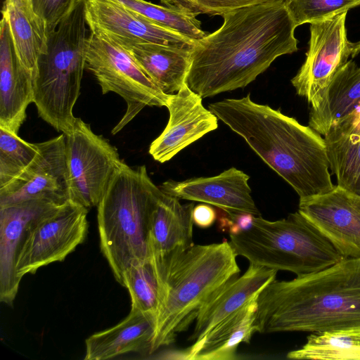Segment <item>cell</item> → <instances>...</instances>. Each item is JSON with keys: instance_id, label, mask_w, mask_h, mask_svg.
<instances>
[{"instance_id": "obj_1", "label": "cell", "mask_w": 360, "mask_h": 360, "mask_svg": "<svg viewBox=\"0 0 360 360\" xmlns=\"http://www.w3.org/2000/svg\"><path fill=\"white\" fill-rule=\"evenodd\" d=\"M195 41L185 83L202 98L243 88L278 57L298 50L297 27L285 0L241 8Z\"/></svg>"}, {"instance_id": "obj_2", "label": "cell", "mask_w": 360, "mask_h": 360, "mask_svg": "<svg viewBox=\"0 0 360 360\" xmlns=\"http://www.w3.org/2000/svg\"><path fill=\"white\" fill-rule=\"evenodd\" d=\"M208 108L295 191L300 200L335 187L324 138L311 127L267 105L226 98Z\"/></svg>"}, {"instance_id": "obj_3", "label": "cell", "mask_w": 360, "mask_h": 360, "mask_svg": "<svg viewBox=\"0 0 360 360\" xmlns=\"http://www.w3.org/2000/svg\"><path fill=\"white\" fill-rule=\"evenodd\" d=\"M259 333L360 328V259L345 258L290 281H273L257 297Z\"/></svg>"}, {"instance_id": "obj_4", "label": "cell", "mask_w": 360, "mask_h": 360, "mask_svg": "<svg viewBox=\"0 0 360 360\" xmlns=\"http://www.w3.org/2000/svg\"><path fill=\"white\" fill-rule=\"evenodd\" d=\"M162 194L146 166L123 161L97 206L101 250L121 285L128 268L150 257V224Z\"/></svg>"}, {"instance_id": "obj_5", "label": "cell", "mask_w": 360, "mask_h": 360, "mask_svg": "<svg viewBox=\"0 0 360 360\" xmlns=\"http://www.w3.org/2000/svg\"><path fill=\"white\" fill-rule=\"evenodd\" d=\"M236 257L226 240L172 252L150 354L174 342L212 294L240 273Z\"/></svg>"}, {"instance_id": "obj_6", "label": "cell", "mask_w": 360, "mask_h": 360, "mask_svg": "<svg viewBox=\"0 0 360 360\" xmlns=\"http://www.w3.org/2000/svg\"><path fill=\"white\" fill-rule=\"evenodd\" d=\"M86 0H76L57 28L48 34L46 51L37 63L34 103L39 116L65 134L72 129L73 108L86 68Z\"/></svg>"}, {"instance_id": "obj_7", "label": "cell", "mask_w": 360, "mask_h": 360, "mask_svg": "<svg viewBox=\"0 0 360 360\" xmlns=\"http://www.w3.org/2000/svg\"><path fill=\"white\" fill-rule=\"evenodd\" d=\"M229 236L237 256L297 276L323 270L345 258L299 211L276 221L254 217L249 229Z\"/></svg>"}, {"instance_id": "obj_8", "label": "cell", "mask_w": 360, "mask_h": 360, "mask_svg": "<svg viewBox=\"0 0 360 360\" xmlns=\"http://www.w3.org/2000/svg\"><path fill=\"white\" fill-rule=\"evenodd\" d=\"M86 68L103 94L112 91L127 103L126 112L112 129V134L120 132L146 106L166 105L169 94L158 88L124 47L103 34H89Z\"/></svg>"}, {"instance_id": "obj_9", "label": "cell", "mask_w": 360, "mask_h": 360, "mask_svg": "<svg viewBox=\"0 0 360 360\" xmlns=\"http://www.w3.org/2000/svg\"><path fill=\"white\" fill-rule=\"evenodd\" d=\"M65 135L70 200L87 210L97 207L123 160L114 146L79 117Z\"/></svg>"}, {"instance_id": "obj_10", "label": "cell", "mask_w": 360, "mask_h": 360, "mask_svg": "<svg viewBox=\"0 0 360 360\" xmlns=\"http://www.w3.org/2000/svg\"><path fill=\"white\" fill-rule=\"evenodd\" d=\"M347 13L310 24L306 58L291 83L311 107L318 103L337 73L360 53V41L347 38Z\"/></svg>"}, {"instance_id": "obj_11", "label": "cell", "mask_w": 360, "mask_h": 360, "mask_svg": "<svg viewBox=\"0 0 360 360\" xmlns=\"http://www.w3.org/2000/svg\"><path fill=\"white\" fill-rule=\"evenodd\" d=\"M87 213L86 208L69 200L43 216L30 230L18 255V278L63 261L83 243L88 230Z\"/></svg>"}, {"instance_id": "obj_12", "label": "cell", "mask_w": 360, "mask_h": 360, "mask_svg": "<svg viewBox=\"0 0 360 360\" xmlns=\"http://www.w3.org/2000/svg\"><path fill=\"white\" fill-rule=\"evenodd\" d=\"M39 153L14 180L0 188V206L33 199L58 204L70 200L65 135L38 143Z\"/></svg>"}, {"instance_id": "obj_13", "label": "cell", "mask_w": 360, "mask_h": 360, "mask_svg": "<svg viewBox=\"0 0 360 360\" xmlns=\"http://www.w3.org/2000/svg\"><path fill=\"white\" fill-rule=\"evenodd\" d=\"M298 211L345 258L360 259V196L336 185L300 200Z\"/></svg>"}, {"instance_id": "obj_14", "label": "cell", "mask_w": 360, "mask_h": 360, "mask_svg": "<svg viewBox=\"0 0 360 360\" xmlns=\"http://www.w3.org/2000/svg\"><path fill=\"white\" fill-rule=\"evenodd\" d=\"M165 107L169 113L167 124L149 148L150 155L160 163L218 127L217 116L186 83L176 94H169Z\"/></svg>"}, {"instance_id": "obj_15", "label": "cell", "mask_w": 360, "mask_h": 360, "mask_svg": "<svg viewBox=\"0 0 360 360\" xmlns=\"http://www.w3.org/2000/svg\"><path fill=\"white\" fill-rule=\"evenodd\" d=\"M46 199H33L0 206V300L11 306L20 278L16 262L23 243L35 224L59 205Z\"/></svg>"}, {"instance_id": "obj_16", "label": "cell", "mask_w": 360, "mask_h": 360, "mask_svg": "<svg viewBox=\"0 0 360 360\" xmlns=\"http://www.w3.org/2000/svg\"><path fill=\"white\" fill-rule=\"evenodd\" d=\"M91 32L108 37L192 49L195 41L111 0H86Z\"/></svg>"}, {"instance_id": "obj_17", "label": "cell", "mask_w": 360, "mask_h": 360, "mask_svg": "<svg viewBox=\"0 0 360 360\" xmlns=\"http://www.w3.org/2000/svg\"><path fill=\"white\" fill-rule=\"evenodd\" d=\"M249 175L231 167L218 175L177 181L167 180L159 187L179 199L214 205L226 213L261 214L251 195Z\"/></svg>"}, {"instance_id": "obj_18", "label": "cell", "mask_w": 360, "mask_h": 360, "mask_svg": "<svg viewBox=\"0 0 360 360\" xmlns=\"http://www.w3.org/2000/svg\"><path fill=\"white\" fill-rule=\"evenodd\" d=\"M0 23V127L15 134L34 102V78L16 53L6 15Z\"/></svg>"}, {"instance_id": "obj_19", "label": "cell", "mask_w": 360, "mask_h": 360, "mask_svg": "<svg viewBox=\"0 0 360 360\" xmlns=\"http://www.w3.org/2000/svg\"><path fill=\"white\" fill-rule=\"evenodd\" d=\"M276 270L250 264L240 276L232 278L216 290L199 309L189 340L195 341L224 319L256 297L275 280Z\"/></svg>"}, {"instance_id": "obj_20", "label": "cell", "mask_w": 360, "mask_h": 360, "mask_svg": "<svg viewBox=\"0 0 360 360\" xmlns=\"http://www.w3.org/2000/svg\"><path fill=\"white\" fill-rule=\"evenodd\" d=\"M257 297L219 323L180 355L188 360H233L242 343L257 332Z\"/></svg>"}, {"instance_id": "obj_21", "label": "cell", "mask_w": 360, "mask_h": 360, "mask_svg": "<svg viewBox=\"0 0 360 360\" xmlns=\"http://www.w3.org/2000/svg\"><path fill=\"white\" fill-rule=\"evenodd\" d=\"M156 321L152 314L131 309L120 323L96 333L85 340L84 359L105 360L128 352L150 354Z\"/></svg>"}, {"instance_id": "obj_22", "label": "cell", "mask_w": 360, "mask_h": 360, "mask_svg": "<svg viewBox=\"0 0 360 360\" xmlns=\"http://www.w3.org/2000/svg\"><path fill=\"white\" fill-rule=\"evenodd\" d=\"M109 37L132 56L165 94L177 92L185 84L191 64V49Z\"/></svg>"}, {"instance_id": "obj_23", "label": "cell", "mask_w": 360, "mask_h": 360, "mask_svg": "<svg viewBox=\"0 0 360 360\" xmlns=\"http://www.w3.org/2000/svg\"><path fill=\"white\" fill-rule=\"evenodd\" d=\"M323 138L337 185L360 196V104L331 124Z\"/></svg>"}, {"instance_id": "obj_24", "label": "cell", "mask_w": 360, "mask_h": 360, "mask_svg": "<svg viewBox=\"0 0 360 360\" xmlns=\"http://www.w3.org/2000/svg\"><path fill=\"white\" fill-rule=\"evenodd\" d=\"M193 208V203L181 204L179 198L163 192L150 224V258L159 259L176 250H185L194 244Z\"/></svg>"}, {"instance_id": "obj_25", "label": "cell", "mask_w": 360, "mask_h": 360, "mask_svg": "<svg viewBox=\"0 0 360 360\" xmlns=\"http://www.w3.org/2000/svg\"><path fill=\"white\" fill-rule=\"evenodd\" d=\"M360 104V67L352 60L335 76L318 103L311 107L309 124L324 136L331 124Z\"/></svg>"}, {"instance_id": "obj_26", "label": "cell", "mask_w": 360, "mask_h": 360, "mask_svg": "<svg viewBox=\"0 0 360 360\" xmlns=\"http://www.w3.org/2000/svg\"><path fill=\"white\" fill-rule=\"evenodd\" d=\"M1 13L7 17L19 59L34 78L39 58L47 49L46 23L34 12L30 0H5Z\"/></svg>"}, {"instance_id": "obj_27", "label": "cell", "mask_w": 360, "mask_h": 360, "mask_svg": "<svg viewBox=\"0 0 360 360\" xmlns=\"http://www.w3.org/2000/svg\"><path fill=\"white\" fill-rule=\"evenodd\" d=\"M168 271V268L156 265L150 257L124 272L122 285L128 289L131 309L152 314L157 319L165 295Z\"/></svg>"}, {"instance_id": "obj_28", "label": "cell", "mask_w": 360, "mask_h": 360, "mask_svg": "<svg viewBox=\"0 0 360 360\" xmlns=\"http://www.w3.org/2000/svg\"><path fill=\"white\" fill-rule=\"evenodd\" d=\"M292 359L360 360V328L312 333L300 348L287 354Z\"/></svg>"}, {"instance_id": "obj_29", "label": "cell", "mask_w": 360, "mask_h": 360, "mask_svg": "<svg viewBox=\"0 0 360 360\" xmlns=\"http://www.w3.org/2000/svg\"><path fill=\"white\" fill-rule=\"evenodd\" d=\"M160 25L198 41L206 34L201 28L198 15L175 6L171 0H161L160 6L145 0H111Z\"/></svg>"}, {"instance_id": "obj_30", "label": "cell", "mask_w": 360, "mask_h": 360, "mask_svg": "<svg viewBox=\"0 0 360 360\" xmlns=\"http://www.w3.org/2000/svg\"><path fill=\"white\" fill-rule=\"evenodd\" d=\"M38 153V143H28L18 134L0 127V188L17 178Z\"/></svg>"}, {"instance_id": "obj_31", "label": "cell", "mask_w": 360, "mask_h": 360, "mask_svg": "<svg viewBox=\"0 0 360 360\" xmlns=\"http://www.w3.org/2000/svg\"><path fill=\"white\" fill-rule=\"evenodd\" d=\"M296 27L332 18L360 6V0H285Z\"/></svg>"}, {"instance_id": "obj_32", "label": "cell", "mask_w": 360, "mask_h": 360, "mask_svg": "<svg viewBox=\"0 0 360 360\" xmlns=\"http://www.w3.org/2000/svg\"><path fill=\"white\" fill-rule=\"evenodd\" d=\"M34 12L44 21L48 34L71 11L76 0H30Z\"/></svg>"}, {"instance_id": "obj_33", "label": "cell", "mask_w": 360, "mask_h": 360, "mask_svg": "<svg viewBox=\"0 0 360 360\" xmlns=\"http://www.w3.org/2000/svg\"><path fill=\"white\" fill-rule=\"evenodd\" d=\"M196 12L210 15L225 13L249 6L257 5L276 0H191Z\"/></svg>"}, {"instance_id": "obj_34", "label": "cell", "mask_w": 360, "mask_h": 360, "mask_svg": "<svg viewBox=\"0 0 360 360\" xmlns=\"http://www.w3.org/2000/svg\"><path fill=\"white\" fill-rule=\"evenodd\" d=\"M254 217L245 212L226 213V215L219 218V227L222 231H227L229 235L238 234L252 226Z\"/></svg>"}, {"instance_id": "obj_35", "label": "cell", "mask_w": 360, "mask_h": 360, "mask_svg": "<svg viewBox=\"0 0 360 360\" xmlns=\"http://www.w3.org/2000/svg\"><path fill=\"white\" fill-rule=\"evenodd\" d=\"M217 218L216 210L208 204H199L193 210V224L200 228H208L213 225Z\"/></svg>"}, {"instance_id": "obj_36", "label": "cell", "mask_w": 360, "mask_h": 360, "mask_svg": "<svg viewBox=\"0 0 360 360\" xmlns=\"http://www.w3.org/2000/svg\"><path fill=\"white\" fill-rule=\"evenodd\" d=\"M172 3L179 7L188 9L194 13H196L195 6L191 0H171Z\"/></svg>"}]
</instances>
